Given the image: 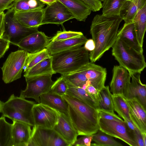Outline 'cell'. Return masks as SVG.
<instances>
[{
    "mask_svg": "<svg viewBox=\"0 0 146 146\" xmlns=\"http://www.w3.org/2000/svg\"><path fill=\"white\" fill-rule=\"evenodd\" d=\"M45 5L39 0H15L11 4V8L15 11H23L42 9Z\"/></svg>",
    "mask_w": 146,
    "mask_h": 146,
    "instance_id": "cell-31",
    "label": "cell"
},
{
    "mask_svg": "<svg viewBox=\"0 0 146 146\" xmlns=\"http://www.w3.org/2000/svg\"><path fill=\"white\" fill-rule=\"evenodd\" d=\"M44 8L23 11H15L14 15L22 25L27 27H38L42 25Z\"/></svg>",
    "mask_w": 146,
    "mask_h": 146,
    "instance_id": "cell-20",
    "label": "cell"
},
{
    "mask_svg": "<svg viewBox=\"0 0 146 146\" xmlns=\"http://www.w3.org/2000/svg\"><path fill=\"white\" fill-rule=\"evenodd\" d=\"M14 9L10 8L5 14V31L3 37L10 43L16 45L22 39L38 31V27H27L21 24L14 15Z\"/></svg>",
    "mask_w": 146,
    "mask_h": 146,
    "instance_id": "cell-6",
    "label": "cell"
},
{
    "mask_svg": "<svg viewBox=\"0 0 146 146\" xmlns=\"http://www.w3.org/2000/svg\"><path fill=\"white\" fill-rule=\"evenodd\" d=\"M5 27V14L4 11H0V39L3 37Z\"/></svg>",
    "mask_w": 146,
    "mask_h": 146,
    "instance_id": "cell-44",
    "label": "cell"
},
{
    "mask_svg": "<svg viewBox=\"0 0 146 146\" xmlns=\"http://www.w3.org/2000/svg\"><path fill=\"white\" fill-rule=\"evenodd\" d=\"M99 118L115 120L121 122L124 121L114 113H111L103 110L97 109Z\"/></svg>",
    "mask_w": 146,
    "mask_h": 146,
    "instance_id": "cell-38",
    "label": "cell"
},
{
    "mask_svg": "<svg viewBox=\"0 0 146 146\" xmlns=\"http://www.w3.org/2000/svg\"><path fill=\"white\" fill-rule=\"evenodd\" d=\"M92 141L94 143H91L92 146H122L123 145L115 140L111 136L99 130L92 135Z\"/></svg>",
    "mask_w": 146,
    "mask_h": 146,
    "instance_id": "cell-34",
    "label": "cell"
},
{
    "mask_svg": "<svg viewBox=\"0 0 146 146\" xmlns=\"http://www.w3.org/2000/svg\"><path fill=\"white\" fill-rule=\"evenodd\" d=\"M62 96L68 104L70 118L78 135L96 133L99 128L97 109L75 97L66 94Z\"/></svg>",
    "mask_w": 146,
    "mask_h": 146,
    "instance_id": "cell-2",
    "label": "cell"
},
{
    "mask_svg": "<svg viewBox=\"0 0 146 146\" xmlns=\"http://www.w3.org/2000/svg\"><path fill=\"white\" fill-rule=\"evenodd\" d=\"M112 98L114 110L122 118L125 117L131 121L129 108L123 96L112 94Z\"/></svg>",
    "mask_w": 146,
    "mask_h": 146,
    "instance_id": "cell-35",
    "label": "cell"
},
{
    "mask_svg": "<svg viewBox=\"0 0 146 146\" xmlns=\"http://www.w3.org/2000/svg\"><path fill=\"white\" fill-rule=\"evenodd\" d=\"M44 3L47 5L51 4L53 3L56 1L57 0H39Z\"/></svg>",
    "mask_w": 146,
    "mask_h": 146,
    "instance_id": "cell-47",
    "label": "cell"
},
{
    "mask_svg": "<svg viewBox=\"0 0 146 146\" xmlns=\"http://www.w3.org/2000/svg\"><path fill=\"white\" fill-rule=\"evenodd\" d=\"M84 44V48L88 51H91L95 48V43L92 39H88Z\"/></svg>",
    "mask_w": 146,
    "mask_h": 146,
    "instance_id": "cell-46",
    "label": "cell"
},
{
    "mask_svg": "<svg viewBox=\"0 0 146 146\" xmlns=\"http://www.w3.org/2000/svg\"><path fill=\"white\" fill-rule=\"evenodd\" d=\"M85 90L98 104L99 91L90 84L87 86Z\"/></svg>",
    "mask_w": 146,
    "mask_h": 146,
    "instance_id": "cell-41",
    "label": "cell"
},
{
    "mask_svg": "<svg viewBox=\"0 0 146 146\" xmlns=\"http://www.w3.org/2000/svg\"><path fill=\"white\" fill-rule=\"evenodd\" d=\"M52 75L25 78L27 86L24 90H21L19 96L24 98H31L40 103V96L50 91L54 83L51 79Z\"/></svg>",
    "mask_w": 146,
    "mask_h": 146,
    "instance_id": "cell-9",
    "label": "cell"
},
{
    "mask_svg": "<svg viewBox=\"0 0 146 146\" xmlns=\"http://www.w3.org/2000/svg\"><path fill=\"white\" fill-rule=\"evenodd\" d=\"M99 0V1H104V0Z\"/></svg>",
    "mask_w": 146,
    "mask_h": 146,
    "instance_id": "cell-51",
    "label": "cell"
},
{
    "mask_svg": "<svg viewBox=\"0 0 146 146\" xmlns=\"http://www.w3.org/2000/svg\"><path fill=\"white\" fill-rule=\"evenodd\" d=\"M3 102L0 100V113H1V110L2 109V105L3 103Z\"/></svg>",
    "mask_w": 146,
    "mask_h": 146,
    "instance_id": "cell-49",
    "label": "cell"
},
{
    "mask_svg": "<svg viewBox=\"0 0 146 146\" xmlns=\"http://www.w3.org/2000/svg\"><path fill=\"white\" fill-rule=\"evenodd\" d=\"M99 130L104 133L119 139L131 146H136L133 136L124 121L99 118Z\"/></svg>",
    "mask_w": 146,
    "mask_h": 146,
    "instance_id": "cell-10",
    "label": "cell"
},
{
    "mask_svg": "<svg viewBox=\"0 0 146 146\" xmlns=\"http://www.w3.org/2000/svg\"><path fill=\"white\" fill-rule=\"evenodd\" d=\"M28 146H70L53 129L34 126Z\"/></svg>",
    "mask_w": 146,
    "mask_h": 146,
    "instance_id": "cell-8",
    "label": "cell"
},
{
    "mask_svg": "<svg viewBox=\"0 0 146 146\" xmlns=\"http://www.w3.org/2000/svg\"><path fill=\"white\" fill-rule=\"evenodd\" d=\"M42 25L48 24L62 25L64 22L74 18L68 9L58 0L44 8Z\"/></svg>",
    "mask_w": 146,
    "mask_h": 146,
    "instance_id": "cell-11",
    "label": "cell"
},
{
    "mask_svg": "<svg viewBox=\"0 0 146 146\" xmlns=\"http://www.w3.org/2000/svg\"><path fill=\"white\" fill-rule=\"evenodd\" d=\"M132 21L134 23L138 41L143 47L146 29V4L137 11Z\"/></svg>",
    "mask_w": 146,
    "mask_h": 146,
    "instance_id": "cell-26",
    "label": "cell"
},
{
    "mask_svg": "<svg viewBox=\"0 0 146 146\" xmlns=\"http://www.w3.org/2000/svg\"><path fill=\"white\" fill-rule=\"evenodd\" d=\"M58 112L57 122L53 129L69 145H73L78 135L70 118Z\"/></svg>",
    "mask_w": 146,
    "mask_h": 146,
    "instance_id": "cell-17",
    "label": "cell"
},
{
    "mask_svg": "<svg viewBox=\"0 0 146 146\" xmlns=\"http://www.w3.org/2000/svg\"><path fill=\"white\" fill-rule=\"evenodd\" d=\"M52 66V56L44 60L33 67L25 73V78H31L56 74Z\"/></svg>",
    "mask_w": 146,
    "mask_h": 146,
    "instance_id": "cell-27",
    "label": "cell"
},
{
    "mask_svg": "<svg viewBox=\"0 0 146 146\" xmlns=\"http://www.w3.org/2000/svg\"><path fill=\"white\" fill-rule=\"evenodd\" d=\"M90 84L100 91L105 86L107 71L106 68L89 62L80 68Z\"/></svg>",
    "mask_w": 146,
    "mask_h": 146,
    "instance_id": "cell-16",
    "label": "cell"
},
{
    "mask_svg": "<svg viewBox=\"0 0 146 146\" xmlns=\"http://www.w3.org/2000/svg\"><path fill=\"white\" fill-rule=\"evenodd\" d=\"M29 124L13 121L12 123V137L13 146H28L32 130Z\"/></svg>",
    "mask_w": 146,
    "mask_h": 146,
    "instance_id": "cell-18",
    "label": "cell"
},
{
    "mask_svg": "<svg viewBox=\"0 0 146 146\" xmlns=\"http://www.w3.org/2000/svg\"><path fill=\"white\" fill-rule=\"evenodd\" d=\"M36 104L13 94L8 100L3 102L1 113L3 116L12 121H16L34 126L32 108Z\"/></svg>",
    "mask_w": 146,
    "mask_h": 146,
    "instance_id": "cell-5",
    "label": "cell"
},
{
    "mask_svg": "<svg viewBox=\"0 0 146 146\" xmlns=\"http://www.w3.org/2000/svg\"><path fill=\"white\" fill-rule=\"evenodd\" d=\"M129 72L130 78L126 85L123 96L126 99L136 98L146 109V85L141 80L140 73Z\"/></svg>",
    "mask_w": 146,
    "mask_h": 146,
    "instance_id": "cell-13",
    "label": "cell"
},
{
    "mask_svg": "<svg viewBox=\"0 0 146 146\" xmlns=\"http://www.w3.org/2000/svg\"><path fill=\"white\" fill-rule=\"evenodd\" d=\"M62 3L79 21L85 22L90 14L91 9L79 0H58Z\"/></svg>",
    "mask_w": 146,
    "mask_h": 146,
    "instance_id": "cell-24",
    "label": "cell"
},
{
    "mask_svg": "<svg viewBox=\"0 0 146 146\" xmlns=\"http://www.w3.org/2000/svg\"><path fill=\"white\" fill-rule=\"evenodd\" d=\"M112 48V55L119 66L128 71L141 74L146 67L143 53L126 45L119 38L117 37Z\"/></svg>",
    "mask_w": 146,
    "mask_h": 146,
    "instance_id": "cell-4",
    "label": "cell"
},
{
    "mask_svg": "<svg viewBox=\"0 0 146 146\" xmlns=\"http://www.w3.org/2000/svg\"><path fill=\"white\" fill-rule=\"evenodd\" d=\"M88 39L84 35L76 37L58 41H50L46 47L51 55L74 47L84 44Z\"/></svg>",
    "mask_w": 146,
    "mask_h": 146,
    "instance_id": "cell-23",
    "label": "cell"
},
{
    "mask_svg": "<svg viewBox=\"0 0 146 146\" xmlns=\"http://www.w3.org/2000/svg\"><path fill=\"white\" fill-rule=\"evenodd\" d=\"M51 57V55L46 48L35 53L28 52L23 69L24 73L27 72L39 62Z\"/></svg>",
    "mask_w": 146,
    "mask_h": 146,
    "instance_id": "cell-33",
    "label": "cell"
},
{
    "mask_svg": "<svg viewBox=\"0 0 146 146\" xmlns=\"http://www.w3.org/2000/svg\"><path fill=\"white\" fill-rule=\"evenodd\" d=\"M123 20L119 16L106 17L97 15L94 17L90 33L95 45L94 49L89 54L91 62L99 60L111 48L117 38L119 25Z\"/></svg>",
    "mask_w": 146,
    "mask_h": 146,
    "instance_id": "cell-1",
    "label": "cell"
},
{
    "mask_svg": "<svg viewBox=\"0 0 146 146\" xmlns=\"http://www.w3.org/2000/svg\"><path fill=\"white\" fill-rule=\"evenodd\" d=\"M145 4L146 0H126L121 9L119 17L125 23L131 21L137 11Z\"/></svg>",
    "mask_w": 146,
    "mask_h": 146,
    "instance_id": "cell-25",
    "label": "cell"
},
{
    "mask_svg": "<svg viewBox=\"0 0 146 146\" xmlns=\"http://www.w3.org/2000/svg\"><path fill=\"white\" fill-rule=\"evenodd\" d=\"M14 0L15 1V0Z\"/></svg>",
    "mask_w": 146,
    "mask_h": 146,
    "instance_id": "cell-52",
    "label": "cell"
},
{
    "mask_svg": "<svg viewBox=\"0 0 146 146\" xmlns=\"http://www.w3.org/2000/svg\"><path fill=\"white\" fill-rule=\"evenodd\" d=\"M68 88L66 80L61 75L54 82L51 87L50 91L62 96L66 94Z\"/></svg>",
    "mask_w": 146,
    "mask_h": 146,
    "instance_id": "cell-36",
    "label": "cell"
},
{
    "mask_svg": "<svg viewBox=\"0 0 146 146\" xmlns=\"http://www.w3.org/2000/svg\"><path fill=\"white\" fill-rule=\"evenodd\" d=\"M50 39L44 33L38 31L25 37L16 46L28 52L35 53L46 48Z\"/></svg>",
    "mask_w": 146,
    "mask_h": 146,
    "instance_id": "cell-14",
    "label": "cell"
},
{
    "mask_svg": "<svg viewBox=\"0 0 146 146\" xmlns=\"http://www.w3.org/2000/svg\"><path fill=\"white\" fill-rule=\"evenodd\" d=\"M66 80L68 88L66 94L75 97L90 106L98 109V103L85 89L75 86Z\"/></svg>",
    "mask_w": 146,
    "mask_h": 146,
    "instance_id": "cell-28",
    "label": "cell"
},
{
    "mask_svg": "<svg viewBox=\"0 0 146 146\" xmlns=\"http://www.w3.org/2000/svg\"><path fill=\"white\" fill-rule=\"evenodd\" d=\"M125 99L131 122L141 133H146V109L136 98Z\"/></svg>",
    "mask_w": 146,
    "mask_h": 146,
    "instance_id": "cell-15",
    "label": "cell"
},
{
    "mask_svg": "<svg viewBox=\"0 0 146 146\" xmlns=\"http://www.w3.org/2000/svg\"><path fill=\"white\" fill-rule=\"evenodd\" d=\"M53 70L65 75L78 70L89 61L88 51L78 46L51 55Z\"/></svg>",
    "mask_w": 146,
    "mask_h": 146,
    "instance_id": "cell-3",
    "label": "cell"
},
{
    "mask_svg": "<svg viewBox=\"0 0 146 146\" xmlns=\"http://www.w3.org/2000/svg\"><path fill=\"white\" fill-rule=\"evenodd\" d=\"M98 109L114 113L112 94L108 86H105L99 92Z\"/></svg>",
    "mask_w": 146,
    "mask_h": 146,
    "instance_id": "cell-29",
    "label": "cell"
},
{
    "mask_svg": "<svg viewBox=\"0 0 146 146\" xmlns=\"http://www.w3.org/2000/svg\"><path fill=\"white\" fill-rule=\"evenodd\" d=\"M133 136L136 146H145L143 141L142 133L137 128H136L134 131Z\"/></svg>",
    "mask_w": 146,
    "mask_h": 146,
    "instance_id": "cell-42",
    "label": "cell"
},
{
    "mask_svg": "<svg viewBox=\"0 0 146 146\" xmlns=\"http://www.w3.org/2000/svg\"><path fill=\"white\" fill-rule=\"evenodd\" d=\"M87 5L92 11L96 12L102 8L101 1L98 0H79Z\"/></svg>",
    "mask_w": 146,
    "mask_h": 146,
    "instance_id": "cell-39",
    "label": "cell"
},
{
    "mask_svg": "<svg viewBox=\"0 0 146 146\" xmlns=\"http://www.w3.org/2000/svg\"><path fill=\"white\" fill-rule=\"evenodd\" d=\"M83 35L80 32L64 31H58L55 36L51 38L50 41H58L78 37Z\"/></svg>",
    "mask_w": 146,
    "mask_h": 146,
    "instance_id": "cell-37",
    "label": "cell"
},
{
    "mask_svg": "<svg viewBox=\"0 0 146 146\" xmlns=\"http://www.w3.org/2000/svg\"><path fill=\"white\" fill-rule=\"evenodd\" d=\"M40 98V103L48 106L70 118L68 104L62 96L50 91L41 95Z\"/></svg>",
    "mask_w": 146,
    "mask_h": 146,
    "instance_id": "cell-21",
    "label": "cell"
},
{
    "mask_svg": "<svg viewBox=\"0 0 146 146\" xmlns=\"http://www.w3.org/2000/svg\"><path fill=\"white\" fill-rule=\"evenodd\" d=\"M112 72L110 91L112 94L123 95L126 85L130 78L129 72L125 68L118 65L114 66Z\"/></svg>",
    "mask_w": 146,
    "mask_h": 146,
    "instance_id": "cell-19",
    "label": "cell"
},
{
    "mask_svg": "<svg viewBox=\"0 0 146 146\" xmlns=\"http://www.w3.org/2000/svg\"><path fill=\"white\" fill-rule=\"evenodd\" d=\"M32 113L34 126L53 129L58 121V112L40 103L34 105Z\"/></svg>",
    "mask_w": 146,
    "mask_h": 146,
    "instance_id": "cell-12",
    "label": "cell"
},
{
    "mask_svg": "<svg viewBox=\"0 0 146 146\" xmlns=\"http://www.w3.org/2000/svg\"><path fill=\"white\" fill-rule=\"evenodd\" d=\"M12 124L7 121L3 116L0 117V146H13Z\"/></svg>",
    "mask_w": 146,
    "mask_h": 146,
    "instance_id": "cell-30",
    "label": "cell"
},
{
    "mask_svg": "<svg viewBox=\"0 0 146 146\" xmlns=\"http://www.w3.org/2000/svg\"><path fill=\"white\" fill-rule=\"evenodd\" d=\"M28 52L22 49L9 54L1 68L5 83H9L21 78Z\"/></svg>",
    "mask_w": 146,
    "mask_h": 146,
    "instance_id": "cell-7",
    "label": "cell"
},
{
    "mask_svg": "<svg viewBox=\"0 0 146 146\" xmlns=\"http://www.w3.org/2000/svg\"><path fill=\"white\" fill-rule=\"evenodd\" d=\"M126 0H104L102 4L103 15L119 16L121 9Z\"/></svg>",
    "mask_w": 146,
    "mask_h": 146,
    "instance_id": "cell-32",
    "label": "cell"
},
{
    "mask_svg": "<svg viewBox=\"0 0 146 146\" xmlns=\"http://www.w3.org/2000/svg\"><path fill=\"white\" fill-rule=\"evenodd\" d=\"M77 139L73 145L76 146H90L92 135H83Z\"/></svg>",
    "mask_w": 146,
    "mask_h": 146,
    "instance_id": "cell-40",
    "label": "cell"
},
{
    "mask_svg": "<svg viewBox=\"0 0 146 146\" xmlns=\"http://www.w3.org/2000/svg\"><path fill=\"white\" fill-rule=\"evenodd\" d=\"M10 44L9 41L5 38L0 42V59L3 56L9 49Z\"/></svg>",
    "mask_w": 146,
    "mask_h": 146,
    "instance_id": "cell-43",
    "label": "cell"
},
{
    "mask_svg": "<svg viewBox=\"0 0 146 146\" xmlns=\"http://www.w3.org/2000/svg\"><path fill=\"white\" fill-rule=\"evenodd\" d=\"M117 37L119 38L126 45L137 51L143 53V47L139 43L136 37L134 24L133 21L125 23L118 31Z\"/></svg>",
    "mask_w": 146,
    "mask_h": 146,
    "instance_id": "cell-22",
    "label": "cell"
},
{
    "mask_svg": "<svg viewBox=\"0 0 146 146\" xmlns=\"http://www.w3.org/2000/svg\"><path fill=\"white\" fill-rule=\"evenodd\" d=\"M142 135L145 145L146 146V133H142Z\"/></svg>",
    "mask_w": 146,
    "mask_h": 146,
    "instance_id": "cell-48",
    "label": "cell"
},
{
    "mask_svg": "<svg viewBox=\"0 0 146 146\" xmlns=\"http://www.w3.org/2000/svg\"><path fill=\"white\" fill-rule=\"evenodd\" d=\"M4 39V38L3 37L2 38L0 39V42H1Z\"/></svg>",
    "mask_w": 146,
    "mask_h": 146,
    "instance_id": "cell-50",
    "label": "cell"
},
{
    "mask_svg": "<svg viewBox=\"0 0 146 146\" xmlns=\"http://www.w3.org/2000/svg\"><path fill=\"white\" fill-rule=\"evenodd\" d=\"M14 0H0V11H4L10 8Z\"/></svg>",
    "mask_w": 146,
    "mask_h": 146,
    "instance_id": "cell-45",
    "label": "cell"
}]
</instances>
